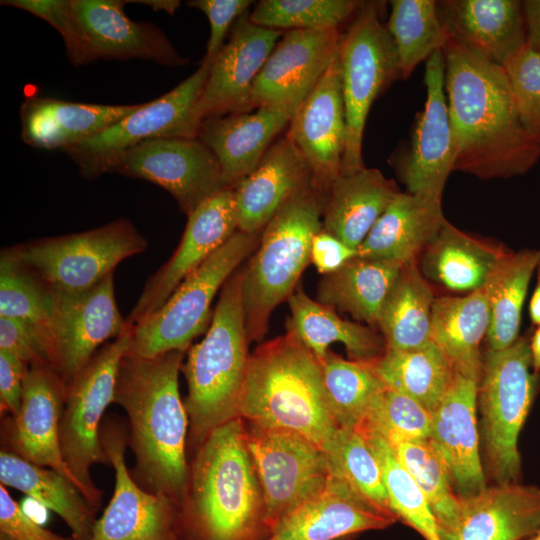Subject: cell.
<instances>
[{
    "mask_svg": "<svg viewBox=\"0 0 540 540\" xmlns=\"http://www.w3.org/2000/svg\"><path fill=\"white\" fill-rule=\"evenodd\" d=\"M380 11L378 2H361L340 40L339 62L347 127L342 175L365 168L362 141L369 110L384 89L401 78L396 49L386 25L380 20Z\"/></svg>",
    "mask_w": 540,
    "mask_h": 540,
    "instance_id": "9",
    "label": "cell"
},
{
    "mask_svg": "<svg viewBox=\"0 0 540 540\" xmlns=\"http://www.w3.org/2000/svg\"><path fill=\"white\" fill-rule=\"evenodd\" d=\"M432 289L416 261L404 264L379 314L386 349L409 350L430 340Z\"/></svg>",
    "mask_w": 540,
    "mask_h": 540,
    "instance_id": "40",
    "label": "cell"
},
{
    "mask_svg": "<svg viewBox=\"0 0 540 540\" xmlns=\"http://www.w3.org/2000/svg\"><path fill=\"white\" fill-rule=\"evenodd\" d=\"M478 384L456 372L447 393L431 413L429 441L443 459L459 496L487 486L479 453Z\"/></svg>",
    "mask_w": 540,
    "mask_h": 540,
    "instance_id": "25",
    "label": "cell"
},
{
    "mask_svg": "<svg viewBox=\"0 0 540 540\" xmlns=\"http://www.w3.org/2000/svg\"><path fill=\"white\" fill-rule=\"evenodd\" d=\"M489 324V305L483 288L462 297L435 298L430 340L447 356L457 373L479 383L483 368L480 344Z\"/></svg>",
    "mask_w": 540,
    "mask_h": 540,
    "instance_id": "33",
    "label": "cell"
},
{
    "mask_svg": "<svg viewBox=\"0 0 540 540\" xmlns=\"http://www.w3.org/2000/svg\"><path fill=\"white\" fill-rule=\"evenodd\" d=\"M53 292L52 314L39 335L48 366L66 386L128 324L115 300L114 272L84 291Z\"/></svg>",
    "mask_w": 540,
    "mask_h": 540,
    "instance_id": "14",
    "label": "cell"
},
{
    "mask_svg": "<svg viewBox=\"0 0 540 540\" xmlns=\"http://www.w3.org/2000/svg\"><path fill=\"white\" fill-rule=\"evenodd\" d=\"M376 456L387 492L389 508L397 520L416 530L425 540H442L440 527L426 497L391 444L379 433L359 429Z\"/></svg>",
    "mask_w": 540,
    "mask_h": 540,
    "instance_id": "43",
    "label": "cell"
},
{
    "mask_svg": "<svg viewBox=\"0 0 540 540\" xmlns=\"http://www.w3.org/2000/svg\"><path fill=\"white\" fill-rule=\"evenodd\" d=\"M525 540H540V528Z\"/></svg>",
    "mask_w": 540,
    "mask_h": 540,
    "instance_id": "60",
    "label": "cell"
},
{
    "mask_svg": "<svg viewBox=\"0 0 540 540\" xmlns=\"http://www.w3.org/2000/svg\"><path fill=\"white\" fill-rule=\"evenodd\" d=\"M312 186V172L302 153L286 135L278 139L233 187L238 231L260 234L285 202Z\"/></svg>",
    "mask_w": 540,
    "mask_h": 540,
    "instance_id": "27",
    "label": "cell"
},
{
    "mask_svg": "<svg viewBox=\"0 0 540 540\" xmlns=\"http://www.w3.org/2000/svg\"><path fill=\"white\" fill-rule=\"evenodd\" d=\"M396 520L330 471L325 487L283 517L266 540H343Z\"/></svg>",
    "mask_w": 540,
    "mask_h": 540,
    "instance_id": "24",
    "label": "cell"
},
{
    "mask_svg": "<svg viewBox=\"0 0 540 540\" xmlns=\"http://www.w3.org/2000/svg\"><path fill=\"white\" fill-rule=\"evenodd\" d=\"M391 446L426 497L440 533L452 529L459 517L460 498L453 491L447 467L431 442H399Z\"/></svg>",
    "mask_w": 540,
    "mask_h": 540,
    "instance_id": "44",
    "label": "cell"
},
{
    "mask_svg": "<svg viewBox=\"0 0 540 540\" xmlns=\"http://www.w3.org/2000/svg\"><path fill=\"white\" fill-rule=\"evenodd\" d=\"M455 526L442 540H525L540 528V487L497 484L459 496Z\"/></svg>",
    "mask_w": 540,
    "mask_h": 540,
    "instance_id": "26",
    "label": "cell"
},
{
    "mask_svg": "<svg viewBox=\"0 0 540 540\" xmlns=\"http://www.w3.org/2000/svg\"><path fill=\"white\" fill-rule=\"evenodd\" d=\"M299 107L261 106L254 112L203 121L199 139L216 157L227 187H234L260 162L273 139Z\"/></svg>",
    "mask_w": 540,
    "mask_h": 540,
    "instance_id": "29",
    "label": "cell"
},
{
    "mask_svg": "<svg viewBox=\"0 0 540 540\" xmlns=\"http://www.w3.org/2000/svg\"><path fill=\"white\" fill-rule=\"evenodd\" d=\"M339 29L289 30L266 60L251 91V108L299 107L333 61Z\"/></svg>",
    "mask_w": 540,
    "mask_h": 540,
    "instance_id": "22",
    "label": "cell"
},
{
    "mask_svg": "<svg viewBox=\"0 0 540 540\" xmlns=\"http://www.w3.org/2000/svg\"><path fill=\"white\" fill-rule=\"evenodd\" d=\"M329 409L339 428L357 429L387 386L369 362L345 360L329 350L319 361Z\"/></svg>",
    "mask_w": 540,
    "mask_h": 540,
    "instance_id": "41",
    "label": "cell"
},
{
    "mask_svg": "<svg viewBox=\"0 0 540 540\" xmlns=\"http://www.w3.org/2000/svg\"><path fill=\"white\" fill-rule=\"evenodd\" d=\"M249 0H193L187 5L201 10L210 23V36L205 57L212 61L224 46V40L234 23L245 13Z\"/></svg>",
    "mask_w": 540,
    "mask_h": 540,
    "instance_id": "51",
    "label": "cell"
},
{
    "mask_svg": "<svg viewBox=\"0 0 540 540\" xmlns=\"http://www.w3.org/2000/svg\"><path fill=\"white\" fill-rule=\"evenodd\" d=\"M70 4L84 41L87 63L97 59H140L178 67L189 61L161 29L130 19L124 11L125 0H70Z\"/></svg>",
    "mask_w": 540,
    "mask_h": 540,
    "instance_id": "23",
    "label": "cell"
},
{
    "mask_svg": "<svg viewBox=\"0 0 540 540\" xmlns=\"http://www.w3.org/2000/svg\"><path fill=\"white\" fill-rule=\"evenodd\" d=\"M530 352H531V361L532 369L534 372H540V325H538L534 334L530 339Z\"/></svg>",
    "mask_w": 540,
    "mask_h": 540,
    "instance_id": "59",
    "label": "cell"
},
{
    "mask_svg": "<svg viewBox=\"0 0 540 540\" xmlns=\"http://www.w3.org/2000/svg\"><path fill=\"white\" fill-rule=\"evenodd\" d=\"M444 82L445 59L440 50L426 61L425 106L417 117L409 149L395 164L408 193L435 200H441L454 165Z\"/></svg>",
    "mask_w": 540,
    "mask_h": 540,
    "instance_id": "19",
    "label": "cell"
},
{
    "mask_svg": "<svg viewBox=\"0 0 540 540\" xmlns=\"http://www.w3.org/2000/svg\"><path fill=\"white\" fill-rule=\"evenodd\" d=\"M286 136L306 159L314 188L327 196L341 174L347 138L339 49L320 81L296 110Z\"/></svg>",
    "mask_w": 540,
    "mask_h": 540,
    "instance_id": "20",
    "label": "cell"
},
{
    "mask_svg": "<svg viewBox=\"0 0 540 540\" xmlns=\"http://www.w3.org/2000/svg\"><path fill=\"white\" fill-rule=\"evenodd\" d=\"M0 540H12V539L9 538L8 536L4 535V534H1Z\"/></svg>",
    "mask_w": 540,
    "mask_h": 540,
    "instance_id": "61",
    "label": "cell"
},
{
    "mask_svg": "<svg viewBox=\"0 0 540 540\" xmlns=\"http://www.w3.org/2000/svg\"><path fill=\"white\" fill-rule=\"evenodd\" d=\"M127 3H138L151 7L154 11H164L169 15H174L175 11L180 7L181 2L178 0H134Z\"/></svg>",
    "mask_w": 540,
    "mask_h": 540,
    "instance_id": "57",
    "label": "cell"
},
{
    "mask_svg": "<svg viewBox=\"0 0 540 540\" xmlns=\"http://www.w3.org/2000/svg\"><path fill=\"white\" fill-rule=\"evenodd\" d=\"M386 28L393 40L401 78L435 52L443 50L449 36L439 17L437 1L392 0Z\"/></svg>",
    "mask_w": 540,
    "mask_h": 540,
    "instance_id": "42",
    "label": "cell"
},
{
    "mask_svg": "<svg viewBox=\"0 0 540 540\" xmlns=\"http://www.w3.org/2000/svg\"><path fill=\"white\" fill-rule=\"evenodd\" d=\"M360 4L352 0H262L249 19L281 31L338 29L354 16Z\"/></svg>",
    "mask_w": 540,
    "mask_h": 540,
    "instance_id": "47",
    "label": "cell"
},
{
    "mask_svg": "<svg viewBox=\"0 0 540 540\" xmlns=\"http://www.w3.org/2000/svg\"><path fill=\"white\" fill-rule=\"evenodd\" d=\"M530 318L535 325H540V262L537 266V283L529 305Z\"/></svg>",
    "mask_w": 540,
    "mask_h": 540,
    "instance_id": "58",
    "label": "cell"
},
{
    "mask_svg": "<svg viewBox=\"0 0 540 540\" xmlns=\"http://www.w3.org/2000/svg\"><path fill=\"white\" fill-rule=\"evenodd\" d=\"M246 443L261 487L269 535L283 517L325 487L329 460L322 449L292 431L250 424Z\"/></svg>",
    "mask_w": 540,
    "mask_h": 540,
    "instance_id": "13",
    "label": "cell"
},
{
    "mask_svg": "<svg viewBox=\"0 0 540 540\" xmlns=\"http://www.w3.org/2000/svg\"><path fill=\"white\" fill-rule=\"evenodd\" d=\"M432 414L412 398L386 388L355 430L369 429L390 444L429 440Z\"/></svg>",
    "mask_w": 540,
    "mask_h": 540,
    "instance_id": "48",
    "label": "cell"
},
{
    "mask_svg": "<svg viewBox=\"0 0 540 540\" xmlns=\"http://www.w3.org/2000/svg\"><path fill=\"white\" fill-rule=\"evenodd\" d=\"M0 532L12 540H74L43 528L0 485Z\"/></svg>",
    "mask_w": 540,
    "mask_h": 540,
    "instance_id": "53",
    "label": "cell"
},
{
    "mask_svg": "<svg viewBox=\"0 0 540 540\" xmlns=\"http://www.w3.org/2000/svg\"><path fill=\"white\" fill-rule=\"evenodd\" d=\"M182 530L191 540H257L267 532L241 417L213 430L197 448L177 506L178 536Z\"/></svg>",
    "mask_w": 540,
    "mask_h": 540,
    "instance_id": "3",
    "label": "cell"
},
{
    "mask_svg": "<svg viewBox=\"0 0 540 540\" xmlns=\"http://www.w3.org/2000/svg\"><path fill=\"white\" fill-rule=\"evenodd\" d=\"M387 388L402 393L432 413L451 386L456 370L432 341L409 350L386 349L369 362Z\"/></svg>",
    "mask_w": 540,
    "mask_h": 540,
    "instance_id": "38",
    "label": "cell"
},
{
    "mask_svg": "<svg viewBox=\"0 0 540 540\" xmlns=\"http://www.w3.org/2000/svg\"><path fill=\"white\" fill-rule=\"evenodd\" d=\"M505 248L473 237L447 220L421 253V272L444 287L472 292L483 287Z\"/></svg>",
    "mask_w": 540,
    "mask_h": 540,
    "instance_id": "35",
    "label": "cell"
},
{
    "mask_svg": "<svg viewBox=\"0 0 540 540\" xmlns=\"http://www.w3.org/2000/svg\"><path fill=\"white\" fill-rule=\"evenodd\" d=\"M283 34L252 23L248 13L234 23L228 42L210 61L198 105L202 121L252 109L254 81Z\"/></svg>",
    "mask_w": 540,
    "mask_h": 540,
    "instance_id": "21",
    "label": "cell"
},
{
    "mask_svg": "<svg viewBox=\"0 0 540 540\" xmlns=\"http://www.w3.org/2000/svg\"><path fill=\"white\" fill-rule=\"evenodd\" d=\"M397 184L376 168L339 175L324 203L322 229L358 249L373 225L399 194Z\"/></svg>",
    "mask_w": 540,
    "mask_h": 540,
    "instance_id": "32",
    "label": "cell"
},
{
    "mask_svg": "<svg viewBox=\"0 0 540 540\" xmlns=\"http://www.w3.org/2000/svg\"><path fill=\"white\" fill-rule=\"evenodd\" d=\"M324 452L331 472L370 502L391 512L379 462L360 432L339 428Z\"/></svg>",
    "mask_w": 540,
    "mask_h": 540,
    "instance_id": "46",
    "label": "cell"
},
{
    "mask_svg": "<svg viewBox=\"0 0 540 540\" xmlns=\"http://www.w3.org/2000/svg\"><path fill=\"white\" fill-rule=\"evenodd\" d=\"M210 61L168 93L140 106L96 136L64 151L78 165L80 173L93 179L104 173L121 153L157 138H198L203 121L198 105L208 78Z\"/></svg>",
    "mask_w": 540,
    "mask_h": 540,
    "instance_id": "12",
    "label": "cell"
},
{
    "mask_svg": "<svg viewBox=\"0 0 540 540\" xmlns=\"http://www.w3.org/2000/svg\"><path fill=\"white\" fill-rule=\"evenodd\" d=\"M326 196L313 186L292 196L266 224L242 270V303L248 340H261L273 310L295 291L322 230Z\"/></svg>",
    "mask_w": 540,
    "mask_h": 540,
    "instance_id": "6",
    "label": "cell"
},
{
    "mask_svg": "<svg viewBox=\"0 0 540 540\" xmlns=\"http://www.w3.org/2000/svg\"><path fill=\"white\" fill-rule=\"evenodd\" d=\"M185 352L173 350L154 357L128 352L120 363L113 400L128 417V445L136 461L133 479L144 490L165 495L177 506L189 473V420L178 388Z\"/></svg>",
    "mask_w": 540,
    "mask_h": 540,
    "instance_id": "2",
    "label": "cell"
},
{
    "mask_svg": "<svg viewBox=\"0 0 540 540\" xmlns=\"http://www.w3.org/2000/svg\"><path fill=\"white\" fill-rule=\"evenodd\" d=\"M64 397V382L47 364L30 365L25 373L18 412L2 419V450L61 473L83 494L67 467L60 445Z\"/></svg>",
    "mask_w": 540,
    "mask_h": 540,
    "instance_id": "18",
    "label": "cell"
},
{
    "mask_svg": "<svg viewBox=\"0 0 540 540\" xmlns=\"http://www.w3.org/2000/svg\"><path fill=\"white\" fill-rule=\"evenodd\" d=\"M291 316L286 329L321 361L332 343H342L350 360L372 362L386 350L382 334L370 326L344 320L335 310L310 298L298 287L288 298Z\"/></svg>",
    "mask_w": 540,
    "mask_h": 540,
    "instance_id": "34",
    "label": "cell"
},
{
    "mask_svg": "<svg viewBox=\"0 0 540 540\" xmlns=\"http://www.w3.org/2000/svg\"><path fill=\"white\" fill-rule=\"evenodd\" d=\"M527 132L540 143V54L528 44L502 65Z\"/></svg>",
    "mask_w": 540,
    "mask_h": 540,
    "instance_id": "49",
    "label": "cell"
},
{
    "mask_svg": "<svg viewBox=\"0 0 540 540\" xmlns=\"http://www.w3.org/2000/svg\"><path fill=\"white\" fill-rule=\"evenodd\" d=\"M403 266L396 261L357 256L320 280L318 302L370 327L377 326L382 306Z\"/></svg>",
    "mask_w": 540,
    "mask_h": 540,
    "instance_id": "37",
    "label": "cell"
},
{
    "mask_svg": "<svg viewBox=\"0 0 540 540\" xmlns=\"http://www.w3.org/2000/svg\"><path fill=\"white\" fill-rule=\"evenodd\" d=\"M0 482L58 514L74 540H90L96 511L66 476L1 449Z\"/></svg>",
    "mask_w": 540,
    "mask_h": 540,
    "instance_id": "36",
    "label": "cell"
},
{
    "mask_svg": "<svg viewBox=\"0 0 540 540\" xmlns=\"http://www.w3.org/2000/svg\"><path fill=\"white\" fill-rule=\"evenodd\" d=\"M53 306V290L4 248L0 254V317L24 321L40 331Z\"/></svg>",
    "mask_w": 540,
    "mask_h": 540,
    "instance_id": "45",
    "label": "cell"
},
{
    "mask_svg": "<svg viewBox=\"0 0 540 540\" xmlns=\"http://www.w3.org/2000/svg\"><path fill=\"white\" fill-rule=\"evenodd\" d=\"M529 342L519 337L510 347L488 349L483 356L477 408L488 469L497 484L520 483L522 475L518 439L539 385Z\"/></svg>",
    "mask_w": 540,
    "mask_h": 540,
    "instance_id": "7",
    "label": "cell"
},
{
    "mask_svg": "<svg viewBox=\"0 0 540 540\" xmlns=\"http://www.w3.org/2000/svg\"><path fill=\"white\" fill-rule=\"evenodd\" d=\"M260 234L235 232L179 285L157 312L132 327L128 352L154 357L173 350L187 351L192 340L207 328L215 295L257 248Z\"/></svg>",
    "mask_w": 540,
    "mask_h": 540,
    "instance_id": "10",
    "label": "cell"
},
{
    "mask_svg": "<svg viewBox=\"0 0 540 540\" xmlns=\"http://www.w3.org/2000/svg\"><path fill=\"white\" fill-rule=\"evenodd\" d=\"M238 231L233 187L201 203L190 215L178 247L147 280L126 322L135 326L157 312L179 285Z\"/></svg>",
    "mask_w": 540,
    "mask_h": 540,
    "instance_id": "17",
    "label": "cell"
},
{
    "mask_svg": "<svg viewBox=\"0 0 540 540\" xmlns=\"http://www.w3.org/2000/svg\"><path fill=\"white\" fill-rule=\"evenodd\" d=\"M239 415L258 427L298 433L323 451L339 429L320 363L290 330L249 355Z\"/></svg>",
    "mask_w": 540,
    "mask_h": 540,
    "instance_id": "4",
    "label": "cell"
},
{
    "mask_svg": "<svg viewBox=\"0 0 540 540\" xmlns=\"http://www.w3.org/2000/svg\"><path fill=\"white\" fill-rule=\"evenodd\" d=\"M100 436L114 469L115 486L90 540H180L175 502L141 488L127 468L128 432L124 424L110 418L102 423Z\"/></svg>",
    "mask_w": 540,
    "mask_h": 540,
    "instance_id": "16",
    "label": "cell"
},
{
    "mask_svg": "<svg viewBox=\"0 0 540 540\" xmlns=\"http://www.w3.org/2000/svg\"><path fill=\"white\" fill-rule=\"evenodd\" d=\"M443 54L453 171L483 180L527 172L540 158V143L521 121L503 67L450 38Z\"/></svg>",
    "mask_w": 540,
    "mask_h": 540,
    "instance_id": "1",
    "label": "cell"
},
{
    "mask_svg": "<svg viewBox=\"0 0 540 540\" xmlns=\"http://www.w3.org/2000/svg\"><path fill=\"white\" fill-rule=\"evenodd\" d=\"M139 106L28 99L20 112L22 139L33 147L65 150L96 136Z\"/></svg>",
    "mask_w": 540,
    "mask_h": 540,
    "instance_id": "30",
    "label": "cell"
},
{
    "mask_svg": "<svg viewBox=\"0 0 540 540\" xmlns=\"http://www.w3.org/2000/svg\"><path fill=\"white\" fill-rule=\"evenodd\" d=\"M437 8L451 40L494 64L527 44L523 1L444 0Z\"/></svg>",
    "mask_w": 540,
    "mask_h": 540,
    "instance_id": "28",
    "label": "cell"
},
{
    "mask_svg": "<svg viewBox=\"0 0 540 540\" xmlns=\"http://www.w3.org/2000/svg\"><path fill=\"white\" fill-rule=\"evenodd\" d=\"M445 221L441 200L400 192L358 247V256L402 264L416 261Z\"/></svg>",
    "mask_w": 540,
    "mask_h": 540,
    "instance_id": "31",
    "label": "cell"
},
{
    "mask_svg": "<svg viewBox=\"0 0 540 540\" xmlns=\"http://www.w3.org/2000/svg\"><path fill=\"white\" fill-rule=\"evenodd\" d=\"M1 4L25 10L49 23L62 36L69 60L77 66L87 64L84 41L70 0H5Z\"/></svg>",
    "mask_w": 540,
    "mask_h": 540,
    "instance_id": "50",
    "label": "cell"
},
{
    "mask_svg": "<svg viewBox=\"0 0 540 540\" xmlns=\"http://www.w3.org/2000/svg\"><path fill=\"white\" fill-rule=\"evenodd\" d=\"M0 351L17 357L28 367L47 364L38 329L21 320L0 317Z\"/></svg>",
    "mask_w": 540,
    "mask_h": 540,
    "instance_id": "52",
    "label": "cell"
},
{
    "mask_svg": "<svg viewBox=\"0 0 540 540\" xmlns=\"http://www.w3.org/2000/svg\"><path fill=\"white\" fill-rule=\"evenodd\" d=\"M148 243L127 219L84 232L31 240L8 247L52 290H87L115 271L123 260L146 250Z\"/></svg>",
    "mask_w": 540,
    "mask_h": 540,
    "instance_id": "11",
    "label": "cell"
},
{
    "mask_svg": "<svg viewBox=\"0 0 540 540\" xmlns=\"http://www.w3.org/2000/svg\"><path fill=\"white\" fill-rule=\"evenodd\" d=\"M539 262V250L507 251L488 275L482 287L490 311L488 349H506L519 338L523 303Z\"/></svg>",
    "mask_w": 540,
    "mask_h": 540,
    "instance_id": "39",
    "label": "cell"
},
{
    "mask_svg": "<svg viewBox=\"0 0 540 540\" xmlns=\"http://www.w3.org/2000/svg\"><path fill=\"white\" fill-rule=\"evenodd\" d=\"M343 540H349V539H343Z\"/></svg>",
    "mask_w": 540,
    "mask_h": 540,
    "instance_id": "62",
    "label": "cell"
},
{
    "mask_svg": "<svg viewBox=\"0 0 540 540\" xmlns=\"http://www.w3.org/2000/svg\"><path fill=\"white\" fill-rule=\"evenodd\" d=\"M241 286L242 270L235 271L221 289L204 338L189 348L181 367L189 439L197 448L213 430L240 417L249 359Z\"/></svg>",
    "mask_w": 540,
    "mask_h": 540,
    "instance_id": "5",
    "label": "cell"
},
{
    "mask_svg": "<svg viewBox=\"0 0 540 540\" xmlns=\"http://www.w3.org/2000/svg\"><path fill=\"white\" fill-rule=\"evenodd\" d=\"M527 44L540 54V0L523 1Z\"/></svg>",
    "mask_w": 540,
    "mask_h": 540,
    "instance_id": "56",
    "label": "cell"
},
{
    "mask_svg": "<svg viewBox=\"0 0 540 540\" xmlns=\"http://www.w3.org/2000/svg\"><path fill=\"white\" fill-rule=\"evenodd\" d=\"M357 256V249L348 246L323 229L312 240L311 263L324 276L338 271Z\"/></svg>",
    "mask_w": 540,
    "mask_h": 540,
    "instance_id": "54",
    "label": "cell"
},
{
    "mask_svg": "<svg viewBox=\"0 0 540 540\" xmlns=\"http://www.w3.org/2000/svg\"><path fill=\"white\" fill-rule=\"evenodd\" d=\"M28 366L17 357L0 351L1 416L15 415L21 405L23 383Z\"/></svg>",
    "mask_w": 540,
    "mask_h": 540,
    "instance_id": "55",
    "label": "cell"
},
{
    "mask_svg": "<svg viewBox=\"0 0 540 540\" xmlns=\"http://www.w3.org/2000/svg\"><path fill=\"white\" fill-rule=\"evenodd\" d=\"M132 342V326L105 343L65 386L60 419L63 458L83 495L97 512L102 491L94 484L90 470L95 464H109L101 443L104 412L113 403L118 371Z\"/></svg>",
    "mask_w": 540,
    "mask_h": 540,
    "instance_id": "8",
    "label": "cell"
},
{
    "mask_svg": "<svg viewBox=\"0 0 540 540\" xmlns=\"http://www.w3.org/2000/svg\"><path fill=\"white\" fill-rule=\"evenodd\" d=\"M152 182L168 191L190 215L206 199L227 188L219 163L199 138H157L117 156L107 173Z\"/></svg>",
    "mask_w": 540,
    "mask_h": 540,
    "instance_id": "15",
    "label": "cell"
}]
</instances>
